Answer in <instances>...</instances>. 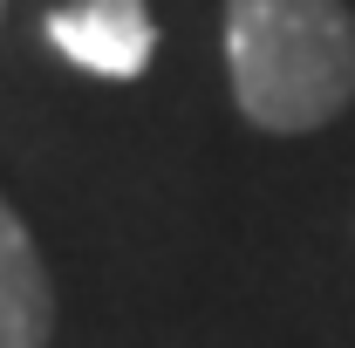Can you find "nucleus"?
I'll list each match as a JSON object with an SVG mask.
<instances>
[{
    "label": "nucleus",
    "mask_w": 355,
    "mask_h": 348,
    "mask_svg": "<svg viewBox=\"0 0 355 348\" xmlns=\"http://www.w3.org/2000/svg\"><path fill=\"white\" fill-rule=\"evenodd\" d=\"M55 335V287L28 239V225L0 198V348H48Z\"/></svg>",
    "instance_id": "7ed1b4c3"
},
{
    "label": "nucleus",
    "mask_w": 355,
    "mask_h": 348,
    "mask_svg": "<svg viewBox=\"0 0 355 348\" xmlns=\"http://www.w3.org/2000/svg\"><path fill=\"white\" fill-rule=\"evenodd\" d=\"M48 42H55V55H69L89 76L137 82L150 69L157 28H150L144 0H76V7H55L48 14Z\"/></svg>",
    "instance_id": "f03ea898"
},
{
    "label": "nucleus",
    "mask_w": 355,
    "mask_h": 348,
    "mask_svg": "<svg viewBox=\"0 0 355 348\" xmlns=\"http://www.w3.org/2000/svg\"><path fill=\"white\" fill-rule=\"evenodd\" d=\"M225 76L246 123L301 137L355 103V21L342 0H225Z\"/></svg>",
    "instance_id": "f257e3e1"
}]
</instances>
